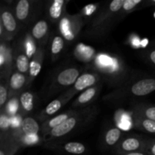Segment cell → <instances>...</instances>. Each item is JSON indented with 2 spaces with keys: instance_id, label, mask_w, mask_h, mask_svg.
<instances>
[{
  "instance_id": "1",
  "label": "cell",
  "mask_w": 155,
  "mask_h": 155,
  "mask_svg": "<svg viewBox=\"0 0 155 155\" xmlns=\"http://www.w3.org/2000/svg\"><path fill=\"white\" fill-rule=\"evenodd\" d=\"M146 145L147 143L142 142L139 138L128 137L120 142L117 147L116 151L119 155L136 152L141 150L146 149Z\"/></svg>"
},
{
  "instance_id": "2",
  "label": "cell",
  "mask_w": 155,
  "mask_h": 155,
  "mask_svg": "<svg viewBox=\"0 0 155 155\" xmlns=\"http://www.w3.org/2000/svg\"><path fill=\"white\" fill-rule=\"evenodd\" d=\"M79 122H80L79 117L71 116L67 120L62 123L60 126L51 130L49 132V136L54 139L63 137L71 133L73 130H74Z\"/></svg>"
},
{
  "instance_id": "3",
  "label": "cell",
  "mask_w": 155,
  "mask_h": 155,
  "mask_svg": "<svg viewBox=\"0 0 155 155\" xmlns=\"http://www.w3.org/2000/svg\"><path fill=\"white\" fill-rule=\"evenodd\" d=\"M155 91V79L147 78L134 83L131 92L136 96H145Z\"/></svg>"
},
{
  "instance_id": "4",
  "label": "cell",
  "mask_w": 155,
  "mask_h": 155,
  "mask_svg": "<svg viewBox=\"0 0 155 155\" xmlns=\"http://www.w3.org/2000/svg\"><path fill=\"white\" fill-rule=\"evenodd\" d=\"M79 77H80V71L78 69L74 68H67L59 73L57 77V81L61 86H69L75 84Z\"/></svg>"
},
{
  "instance_id": "5",
  "label": "cell",
  "mask_w": 155,
  "mask_h": 155,
  "mask_svg": "<svg viewBox=\"0 0 155 155\" xmlns=\"http://www.w3.org/2000/svg\"><path fill=\"white\" fill-rule=\"evenodd\" d=\"M97 82L96 76L92 74L86 73L82 74L79 77L74 84V89L77 91H82L89 89L91 86H94Z\"/></svg>"
},
{
  "instance_id": "6",
  "label": "cell",
  "mask_w": 155,
  "mask_h": 155,
  "mask_svg": "<svg viewBox=\"0 0 155 155\" xmlns=\"http://www.w3.org/2000/svg\"><path fill=\"white\" fill-rule=\"evenodd\" d=\"M2 27L8 33H14L16 31L17 23L15 17L9 11H4L1 15Z\"/></svg>"
},
{
  "instance_id": "7",
  "label": "cell",
  "mask_w": 155,
  "mask_h": 155,
  "mask_svg": "<svg viewBox=\"0 0 155 155\" xmlns=\"http://www.w3.org/2000/svg\"><path fill=\"white\" fill-rule=\"evenodd\" d=\"M21 130L27 136H34L39 132V126L33 118L26 117L21 123Z\"/></svg>"
},
{
  "instance_id": "8",
  "label": "cell",
  "mask_w": 155,
  "mask_h": 155,
  "mask_svg": "<svg viewBox=\"0 0 155 155\" xmlns=\"http://www.w3.org/2000/svg\"><path fill=\"white\" fill-rule=\"evenodd\" d=\"M30 4L28 0H20L17 3L15 8V15L17 19L19 21H24L28 17L30 13Z\"/></svg>"
},
{
  "instance_id": "9",
  "label": "cell",
  "mask_w": 155,
  "mask_h": 155,
  "mask_svg": "<svg viewBox=\"0 0 155 155\" xmlns=\"http://www.w3.org/2000/svg\"><path fill=\"white\" fill-rule=\"evenodd\" d=\"M71 115L70 113H64L58 115V116L54 117L52 119H51L50 120H48V122L45 123V125L43 127V130L45 132L51 131L53 129L56 128L58 126H60L62 123L64 122L65 120L68 119L69 117H71Z\"/></svg>"
},
{
  "instance_id": "10",
  "label": "cell",
  "mask_w": 155,
  "mask_h": 155,
  "mask_svg": "<svg viewBox=\"0 0 155 155\" xmlns=\"http://www.w3.org/2000/svg\"><path fill=\"white\" fill-rule=\"evenodd\" d=\"M64 0H54L53 1L52 4L51 5L48 10L50 18L54 21L59 19L61 16L63 12L64 5Z\"/></svg>"
},
{
  "instance_id": "11",
  "label": "cell",
  "mask_w": 155,
  "mask_h": 155,
  "mask_svg": "<svg viewBox=\"0 0 155 155\" xmlns=\"http://www.w3.org/2000/svg\"><path fill=\"white\" fill-rule=\"evenodd\" d=\"M48 26L46 21H39L36 23L32 29V36L36 39H41L48 32Z\"/></svg>"
},
{
  "instance_id": "12",
  "label": "cell",
  "mask_w": 155,
  "mask_h": 155,
  "mask_svg": "<svg viewBox=\"0 0 155 155\" xmlns=\"http://www.w3.org/2000/svg\"><path fill=\"white\" fill-rule=\"evenodd\" d=\"M64 149L68 154L80 155L85 153L86 147L83 144L80 143V142H71L65 144L64 145Z\"/></svg>"
},
{
  "instance_id": "13",
  "label": "cell",
  "mask_w": 155,
  "mask_h": 155,
  "mask_svg": "<svg viewBox=\"0 0 155 155\" xmlns=\"http://www.w3.org/2000/svg\"><path fill=\"white\" fill-rule=\"evenodd\" d=\"M26 82L25 76L21 73H14L10 78V87L12 90H19Z\"/></svg>"
},
{
  "instance_id": "14",
  "label": "cell",
  "mask_w": 155,
  "mask_h": 155,
  "mask_svg": "<svg viewBox=\"0 0 155 155\" xmlns=\"http://www.w3.org/2000/svg\"><path fill=\"white\" fill-rule=\"evenodd\" d=\"M121 131L118 128L110 129L105 135V142L108 146H114L117 143L121 136Z\"/></svg>"
},
{
  "instance_id": "15",
  "label": "cell",
  "mask_w": 155,
  "mask_h": 155,
  "mask_svg": "<svg viewBox=\"0 0 155 155\" xmlns=\"http://www.w3.org/2000/svg\"><path fill=\"white\" fill-rule=\"evenodd\" d=\"M22 108L27 112H30L33 108V95L30 92H24L21 94L20 97Z\"/></svg>"
},
{
  "instance_id": "16",
  "label": "cell",
  "mask_w": 155,
  "mask_h": 155,
  "mask_svg": "<svg viewBox=\"0 0 155 155\" xmlns=\"http://www.w3.org/2000/svg\"><path fill=\"white\" fill-rule=\"evenodd\" d=\"M30 61L26 54H21L16 58V67L18 71L21 74H26L30 71Z\"/></svg>"
},
{
  "instance_id": "17",
  "label": "cell",
  "mask_w": 155,
  "mask_h": 155,
  "mask_svg": "<svg viewBox=\"0 0 155 155\" xmlns=\"http://www.w3.org/2000/svg\"><path fill=\"white\" fill-rule=\"evenodd\" d=\"M97 93V89L95 87H91L85 90L78 98L77 99L76 104H87L88 102L93 99L94 97L95 96Z\"/></svg>"
},
{
  "instance_id": "18",
  "label": "cell",
  "mask_w": 155,
  "mask_h": 155,
  "mask_svg": "<svg viewBox=\"0 0 155 155\" xmlns=\"http://www.w3.org/2000/svg\"><path fill=\"white\" fill-rule=\"evenodd\" d=\"M64 48V39L61 36H55L51 42V54L52 56L58 55Z\"/></svg>"
},
{
  "instance_id": "19",
  "label": "cell",
  "mask_w": 155,
  "mask_h": 155,
  "mask_svg": "<svg viewBox=\"0 0 155 155\" xmlns=\"http://www.w3.org/2000/svg\"><path fill=\"white\" fill-rule=\"evenodd\" d=\"M62 104H63V102L60 99H55L51 101L45 107V111L47 116H51V115L54 114L56 112L60 110L61 107H62Z\"/></svg>"
},
{
  "instance_id": "20",
  "label": "cell",
  "mask_w": 155,
  "mask_h": 155,
  "mask_svg": "<svg viewBox=\"0 0 155 155\" xmlns=\"http://www.w3.org/2000/svg\"><path fill=\"white\" fill-rule=\"evenodd\" d=\"M141 127L145 131L155 134V121L142 117L141 120Z\"/></svg>"
},
{
  "instance_id": "21",
  "label": "cell",
  "mask_w": 155,
  "mask_h": 155,
  "mask_svg": "<svg viewBox=\"0 0 155 155\" xmlns=\"http://www.w3.org/2000/svg\"><path fill=\"white\" fill-rule=\"evenodd\" d=\"M142 116L144 118L155 121V106H148L142 109Z\"/></svg>"
},
{
  "instance_id": "22",
  "label": "cell",
  "mask_w": 155,
  "mask_h": 155,
  "mask_svg": "<svg viewBox=\"0 0 155 155\" xmlns=\"http://www.w3.org/2000/svg\"><path fill=\"white\" fill-rule=\"evenodd\" d=\"M41 71V64L38 60H33L30 63V74L32 77H36Z\"/></svg>"
},
{
  "instance_id": "23",
  "label": "cell",
  "mask_w": 155,
  "mask_h": 155,
  "mask_svg": "<svg viewBox=\"0 0 155 155\" xmlns=\"http://www.w3.org/2000/svg\"><path fill=\"white\" fill-rule=\"evenodd\" d=\"M125 0H114L109 5V9L111 12H117L123 8Z\"/></svg>"
},
{
  "instance_id": "24",
  "label": "cell",
  "mask_w": 155,
  "mask_h": 155,
  "mask_svg": "<svg viewBox=\"0 0 155 155\" xmlns=\"http://www.w3.org/2000/svg\"><path fill=\"white\" fill-rule=\"evenodd\" d=\"M142 2V0H125L123 8L125 11L132 10L133 8L136 7L137 5L140 4Z\"/></svg>"
},
{
  "instance_id": "25",
  "label": "cell",
  "mask_w": 155,
  "mask_h": 155,
  "mask_svg": "<svg viewBox=\"0 0 155 155\" xmlns=\"http://www.w3.org/2000/svg\"><path fill=\"white\" fill-rule=\"evenodd\" d=\"M8 98V90L2 84L0 86V106L2 107L5 104Z\"/></svg>"
},
{
  "instance_id": "26",
  "label": "cell",
  "mask_w": 155,
  "mask_h": 155,
  "mask_svg": "<svg viewBox=\"0 0 155 155\" xmlns=\"http://www.w3.org/2000/svg\"><path fill=\"white\" fill-rule=\"evenodd\" d=\"M145 150H146V153H148V155H155V141L147 143Z\"/></svg>"
},
{
  "instance_id": "27",
  "label": "cell",
  "mask_w": 155,
  "mask_h": 155,
  "mask_svg": "<svg viewBox=\"0 0 155 155\" xmlns=\"http://www.w3.org/2000/svg\"><path fill=\"white\" fill-rule=\"evenodd\" d=\"M9 121L7 119L6 117H5L4 115H2L1 118H0V127L2 130H5L8 127Z\"/></svg>"
},
{
  "instance_id": "28",
  "label": "cell",
  "mask_w": 155,
  "mask_h": 155,
  "mask_svg": "<svg viewBox=\"0 0 155 155\" xmlns=\"http://www.w3.org/2000/svg\"><path fill=\"white\" fill-rule=\"evenodd\" d=\"M121 155H148V153L146 152H142V151H136V152H130L127 153V154H121Z\"/></svg>"
},
{
  "instance_id": "29",
  "label": "cell",
  "mask_w": 155,
  "mask_h": 155,
  "mask_svg": "<svg viewBox=\"0 0 155 155\" xmlns=\"http://www.w3.org/2000/svg\"><path fill=\"white\" fill-rule=\"evenodd\" d=\"M149 58H150V60L151 61V62H152V63L155 65V50L150 52Z\"/></svg>"
}]
</instances>
